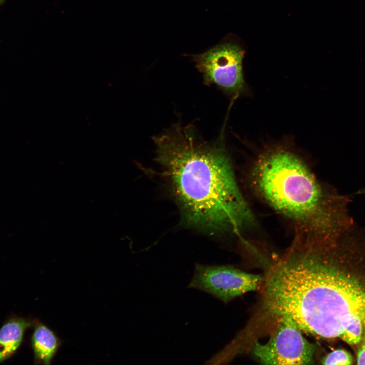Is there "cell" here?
<instances>
[{"label": "cell", "instance_id": "obj_1", "mask_svg": "<svg viewBox=\"0 0 365 365\" xmlns=\"http://www.w3.org/2000/svg\"><path fill=\"white\" fill-rule=\"evenodd\" d=\"M153 139L156 159L168 175L188 223L215 230H236L253 222L220 141H206L194 126L178 123Z\"/></svg>", "mask_w": 365, "mask_h": 365}, {"label": "cell", "instance_id": "obj_6", "mask_svg": "<svg viewBox=\"0 0 365 365\" xmlns=\"http://www.w3.org/2000/svg\"><path fill=\"white\" fill-rule=\"evenodd\" d=\"M263 280L260 275L230 266L197 265L189 287L227 303L247 292L259 289Z\"/></svg>", "mask_w": 365, "mask_h": 365}, {"label": "cell", "instance_id": "obj_2", "mask_svg": "<svg viewBox=\"0 0 365 365\" xmlns=\"http://www.w3.org/2000/svg\"><path fill=\"white\" fill-rule=\"evenodd\" d=\"M272 301L279 315L291 318L306 333L340 338L350 315L365 326V285L317 253L307 251L284 263L274 279Z\"/></svg>", "mask_w": 365, "mask_h": 365}, {"label": "cell", "instance_id": "obj_5", "mask_svg": "<svg viewBox=\"0 0 365 365\" xmlns=\"http://www.w3.org/2000/svg\"><path fill=\"white\" fill-rule=\"evenodd\" d=\"M278 326L264 344L257 342L253 353L264 364H308L312 363L314 346L303 336L301 330L289 317L280 315Z\"/></svg>", "mask_w": 365, "mask_h": 365}, {"label": "cell", "instance_id": "obj_10", "mask_svg": "<svg viewBox=\"0 0 365 365\" xmlns=\"http://www.w3.org/2000/svg\"><path fill=\"white\" fill-rule=\"evenodd\" d=\"M353 359L350 353L344 349L335 350L325 355L321 360L323 364L349 365Z\"/></svg>", "mask_w": 365, "mask_h": 365}, {"label": "cell", "instance_id": "obj_12", "mask_svg": "<svg viewBox=\"0 0 365 365\" xmlns=\"http://www.w3.org/2000/svg\"><path fill=\"white\" fill-rule=\"evenodd\" d=\"M5 0H0V5L2 4Z\"/></svg>", "mask_w": 365, "mask_h": 365}, {"label": "cell", "instance_id": "obj_8", "mask_svg": "<svg viewBox=\"0 0 365 365\" xmlns=\"http://www.w3.org/2000/svg\"><path fill=\"white\" fill-rule=\"evenodd\" d=\"M31 325L23 318H14L0 329V362L10 357L20 346L26 328Z\"/></svg>", "mask_w": 365, "mask_h": 365}, {"label": "cell", "instance_id": "obj_11", "mask_svg": "<svg viewBox=\"0 0 365 365\" xmlns=\"http://www.w3.org/2000/svg\"><path fill=\"white\" fill-rule=\"evenodd\" d=\"M357 363L365 364V326L363 328L361 343L357 353Z\"/></svg>", "mask_w": 365, "mask_h": 365}, {"label": "cell", "instance_id": "obj_7", "mask_svg": "<svg viewBox=\"0 0 365 365\" xmlns=\"http://www.w3.org/2000/svg\"><path fill=\"white\" fill-rule=\"evenodd\" d=\"M31 345L35 360L49 364L60 346V341L53 331L39 323L34 328Z\"/></svg>", "mask_w": 365, "mask_h": 365}, {"label": "cell", "instance_id": "obj_9", "mask_svg": "<svg viewBox=\"0 0 365 365\" xmlns=\"http://www.w3.org/2000/svg\"><path fill=\"white\" fill-rule=\"evenodd\" d=\"M363 324L358 316L350 315L345 318L342 324V332L340 339L348 344H356L362 338Z\"/></svg>", "mask_w": 365, "mask_h": 365}, {"label": "cell", "instance_id": "obj_4", "mask_svg": "<svg viewBox=\"0 0 365 365\" xmlns=\"http://www.w3.org/2000/svg\"><path fill=\"white\" fill-rule=\"evenodd\" d=\"M243 55L240 47L227 43L192 57L205 85H215L228 95L236 96L246 90Z\"/></svg>", "mask_w": 365, "mask_h": 365}, {"label": "cell", "instance_id": "obj_3", "mask_svg": "<svg viewBox=\"0 0 365 365\" xmlns=\"http://www.w3.org/2000/svg\"><path fill=\"white\" fill-rule=\"evenodd\" d=\"M256 188L276 210L300 221L318 215L339 224L346 213V202L331 206L319 184L296 154L278 149L263 155L253 170Z\"/></svg>", "mask_w": 365, "mask_h": 365}]
</instances>
